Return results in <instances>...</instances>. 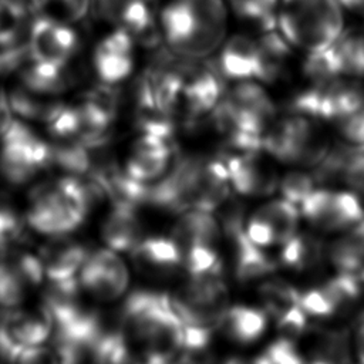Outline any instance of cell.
<instances>
[{"label":"cell","mask_w":364,"mask_h":364,"mask_svg":"<svg viewBox=\"0 0 364 364\" xmlns=\"http://www.w3.org/2000/svg\"><path fill=\"white\" fill-rule=\"evenodd\" d=\"M168 48L186 60H205L226 38L228 9L223 0H171L159 14Z\"/></svg>","instance_id":"obj_1"},{"label":"cell","mask_w":364,"mask_h":364,"mask_svg":"<svg viewBox=\"0 0 364 364\" xmlns=\"http://www.w3.org/2000/svg\"><path fill=\"white\" fill-rule=\"evenodd\" d=\"M121 330L144 355L172 363L182 350L183 324L172 309L171 296L151 290L132 291L121 313ZM144 357V358H145Z\"/></svg>","instance_id":"obj_2"},{"label":"cell","mask_w":364,"mask_h":364,"mask_svg":"<svg viewBox=\"0 0 364 364\" xmlns=\"http://www.w3.org/2000/svg\"><path fill=\"white\" fill-rule=\"evenodd\" d=\"M277 27L290 46L309 53L330 47L343 33L338 0H280Z\"/></svg>","instance_id":"obj_3"},{"label":"cell","mask_w":364,"mask_h":364,"mask_svg":"<svg viewBox=\"0 0 364 364\" xmlns=\"http://www.w3.org/2000/svg\"><path fill=\"white\" fill-rule=\"evenodd\" d=\"M328 139L313 118L291 114L274 119L263 135V149L283 164L316 166L330 149Z\"/></svg>","instance_id":"obj_4"},{"label":"cell","mask_w":364,"mask_h":364,"mask_svg":"<svg viewBox=\"0 0 364 364\" xmlns=\"http://www.w3.org/2000/svg\"><path fill=\"white\" fill-rule=\"evenodd\" d=\"M364 102V87L353 80L340 77L311 84L297 92L290 101L291 114H301L316 119L338 121Z\"/></svg>","instance_id":"obj_5"},{"label":"cell","mask_w":364,"mask_h":364,"mask_svg":"<svg viewBox=\"0 0 364 364\" xmlns=\"http://www.w3.org/2000/svg\"><path fill=\"white\" fill-rule=\"evenodd\" d=\"M171 303L182 324L215 328L228 310V289L220 274L191 277Z\"/></svg>","instance_id":"obj_6"},{"label":"cell","mask_w":364,"mask_h":364,"mask_svg":"<svg viewBox=\"0 0 364 364\" xmlns=\"http://www.w3.org/2000/svg\"><path fill=\"white\" fill-rule=\"evenodd\" d=\"M299 210L313 226L327 232L350 230L364 220V205L350 191L316 188Z\"/></svg>","instance_id":"obj_7"},{"label":"cell","mask_w":364,"mask_h":364,"mask_svg":"<svg viewBox=\"0 0 364 364\" xmlns=\"http://www.w3.org/2000/svg\"><path fill=\"white\" fill-rule=\"evenodd\" d=\"M78 282L95 299L111 301L127 290L129 274L125 263L114 250L100 249L85 259Z\"/></svg>","instance_id":"obj_8"},{"label":"cell","mask_w":364,"mask_h":364,"mask_svg":"<svg viewBox=\"0 0 364 364\" xmlns=\"http://www.w3.org/2000/svg\"><path fill=\"white\" fill-rule=\"evenodd\" d=\"M78 46L75 31L47 16H38L28 28V51L33 60L53 65H65Z\"/></svg>","instance_id":"obj_9"},{"label":"cell","mask_w":364,"mask_h":364,"mask_svg":"<svg viewBox=\"0 0 364 364\" xmlns=\"http://www.w3.org/2000/svg\"><path fill=\"white\" fill-rule=\"evenodd\" d=\"M222 161L230 186L243 196H267L279 188L277 171L260 151L223 155Z\"/></svg>","instance_id":"obj_10"},{"label":"cell","mask_w":364,"mask_h":364,"mask_svg":"<svg viewBox=\"0 0 364 364\" xmlns=\"http://www.w3.org/2000/svg\"><path fill=\"white\" fill-rule=\"evenodd\" d=\"M135 65V40L124 28L117 27L94 48L92 67L104 84L115 85L127 80Z\"/></svg>","instance_id":"obj_11"},{"label":"cell","mask_w":364,"mask_h":364,"mask_svg":"<svg viewBox=\"0 0 364 364\" xmlns=\"http://www.w3.org/2000/svg\"><path fill=\"white\" fill-rule=\"evenodd\" d=\"M173 152V139L139 134L129 149L124 171L131 178L144 183L158 181L169 169Z\"/></svg>","instance_id":"obj_12"},{"label":"cell","mask_w":364,"mask_h":364,"mask_svg":"<svg viewBox=\"0 0 364 364\" xmlns=\"http://www.w3.org/2000/svg\"><path fill=\"white\" fill-rule=\"evenodd\" d=\"M215 65L223 78L245 81L256 78L257 43L245 34H235L220 46Z\"/></svg>","instance_id":"obj_13"},{"label":"cell","mask_w":364,"mask_h":364,"mask_svg":"<svg viewBox=\"0 0 364 364\" xmlns=\"http://www.w3.org/2000/svg\"><path fill=\"white\" fill-rule=\"evenodd\" d=\"M87 257L88 253L82 245L58 236L43 249L40 259L48 282H58L75 277Z\"/></svg>","instance_id":"obj_14"},{"label":"cell","mask_w":364,"mask_h":364,"mask_svg":"<svg viewBox=\"0 0 364 364\" xmlns=\"http://www.w3.org/2000/svg\"><path fill=\"white\" fill-rule=\"evenodd\" d=\"M220 225L212 212L189 209L181 215L172 230V239L179 246L209 245L212 246L220 237Z\"/></svg>","instance_id":"obj_15"},{"label":"cell","mask_w":364,"mask_h":364,"mask_svg":"<svg viewBox=\"0 0 364 364\" xmlns=\"http://www.w3.org/2000/svg\"><path fill=\"white\" fill-rule=\"evenodd\" d=\"M257 43V73L256 78L263 82H274L283 74L289 57L291 54V46L282 36V33L266 31L256 41Z\"/></svg>","instance_id":"obj_16"},{"label":"cell","mask_w":364,"mask_h":364,"mask_svg":"<svg viewBox=\"0 0 364 364\" xmlns=\"http://www.w3.org/2000/svg\"><path fill=\"white\" fill-rule=\"evenodd\" d=\"M101 236L108 249L132 250L141 240V223L134 209L112 208L102 223Z\"/></svg>","instance_id":"obj_17"},{"label":"cell","mask_w":364,"mask_h":364,"mask_svg":"<svg viewBox=\"0 0 364 364\" xmlns=\"http://www.w3.org/2000/svg\"><path fill=\"white\" fill-rule=\"evenodd\" d=\"M135 262L149 270H173L182 263V252L172 237L154 236L138 242L132 249Z\"/></svg>","instance_id":"obj_18"},{"label":"cell","mask_w":364,"mask_h":364,"mask_svg":"<svg viewBox=\"0 0 364 364\" xmlns=\"http://www.w3.org/2000/svg\"><path fill=\"white\" fill-rule=\"evenodd\" d=\"M222 324L232 340L249 344L262 337L267 326V317L260 309L237 304L226 310Z\"/></svg>","instance_id":"obj_19"},{"label":"cell","mask_w":364,"mask_h":364,"mask_svg":"<svg viewBox=\"0 0 364 364\" xmlns=\"http://www.w3.org/2000/svg\"><path fill=\"white\" fill-rule=\"evenodd\" d=\"M232 242L236 253L235 273L239 282H252L274 270V263L260 250L259 246L253 245L247 239L245 232L233 237Z\"/></svg>","instance_id":"obj_20"},{"label":"cell","mask_w":364,"mask_h":364,"mask_svg":"<svg viewBox=\"0 0 364 364\" xmlns=\"http://www.w3.org/2000/svg\"><path fill=\"white\" fill-rule=\"evenodd\" d=\"M323 256V245L313 235L296 233L283 243L280 262L297 272L313 269Z\"/></svg>","instance_id":"obj_21"},{"label":"cell","mask_w":364,"mask_h":364,"mask_svg":"<svg viewBox=\"0 0 364 364\" xmlns=\"http://www.w3.org/2000/svg\"><path fill=\"white\" fill-rule=\"evenodd\" d=\"M264 219L274 232L276 243H284L297 233L300 210L286 199H273L262 205L255 212Z\"/></svg>","instance_id":"obj_22"},{"label":"cell","mask_w":364,"mask_h":364,"mask_svg":"<svg viewBox=\"0 0 364 364\" xmlns=\"http://www.w3.org/2000/svg\"><path fill=\"white\" fill-rule=\"evenodd\" d=\"M53 165L67 171L70 175L84 176L91 171V151L77 138H61L51 144Z\"/></svg>","instance_id":"obj_23"},{"label":"cell","mask_w":364,"mask_h":364,"mask_svg":"<svg viewBox=\"0 0 364 364\" xmlns=\"http://www.w3.org/2000/svg\"><path fill=\"white\" fill-rule=\"evenodd\" d=\"M95 364H132L131 347L124 331L104 330L90 351Z\"/></svg>","instance_id":"obj_24"},{"label":"cell","mask_w":364,"mask_h":364,"mask_svg":"<svg viewBox=\"0 0 364 364\" xmlns=\"http://www.w3.org/2000/svg\"><path fill=\"white\" fill-rule=\"evenodd\" d=\"M338 58L341 75H364V36L355 31H343L331 44Z\"/></svg>","instance_id":"obj_25"},{"label":"cell","mask_w":364,"mask_h":364,"mask_svg":"<svg viewBox=\"0 0 364 364\" xmlns=\"http://www.w3.org/2000/svg\"><path fill=\"white\" fill-rule=\"evenodd\" d=\"M235 14L256 26L263 33L277 30L280 0H230Z\"/></svg>","instance_id":"obj_26"},{"label":"cell","mask_w":364,"mask_h":364,"mask_svg":"<svg viewBox=\"0 0 364 364\" xmlns=\"http://www.w3.org/2000/svg\"><path fill=\"white\" fill-rule=\"evenodd\" d=\"M259 294L269 314L276 318L290 307L299 304L300 291L283 279L264 280L259 286Z\"/></svg>","instance_id":"obj_27"},{"label":"cell","mask_w":364,"mask_h":364,"mask_svg":"<svg viewBox=\"0 0 364 364\" xmlns=\"http://www.w3.org/2000/svg\"><path fill=\"white\" fill-rule=\"evenodd\" d=\"M303 74L311 84L326 82L340 77V64L333 46L317 53H309L303 63Z\"/></svg>","instance_id":"obj_28"},{"label":"cell","mask_w":364,"mask_h":364,"mask_svg":"<svg viewBox=\"0 0 364 364\" xmlns=\"http://www.w3.org/2000/svg\"><path fill=\"white\" fill-rule=\"evenodd\" d=\"M185 267L191 277L215 276L222 272V262L216 250L209 245H193L185 255Z\"/></svg>","instance_id":"obj_29"},{"label":"cell","mask_w":364,"mask_h":364,"mask_svg":"<svg viewBox=\"0 0 364 364\" xmlns=\"http://www.w3.org/2000/svg\"><path fill=\"white\" fill-rule=\"evenodd\" d=\"M324 291L331 299L336 310H343L353 304L363 291V284L354 273H341L330 279L324 286Z\"/></svg>","instance_id":"obj_30"},{"label":"cell","mask_w":364,"mask_h":364,"mask_svg":"<svg viewBox=\"0 0 364 364\" xmlns=\"http://www.w3.org/2000/svg\"><path fill=\"white\" fill-rule=\"evenodd\" d=\"M26 287L7 256H0V307H17L24 299Z\"/></svg>","instance_id":"obj_31"},{"label":"cell","mask_w":364,"mask_h":364,"mask_svg":"<svg viewBox=\"0 0 364 364\" xmlns=\"http://www.w3.org/2000/svg\"><path fill=\"white\" fill-rule=\"evenodd\" d=\"M316 181L311 173L303 171H291L279 181V189L283 199L300 206L309 195L316 189Z\"/></svg>","instance_id":"obj_32"},{"label":"cell","mask_w":364,"mask_h":364,"mask_svg":"<svg viewBox=\"0 0 364 364\" xmlns=\"http://www.w3.org/2000/svg\"><path fill=\"white\" fill-rule=\"evenodd\" d=\"M317 357L331 364H347L348 361V336L344 331H323L318 337Z\"/></svg>","instance_id":"obj_33"},{"label":"cell","mask_w":364,"mask_h":364,"mask_svg":"<svg viewBox=\"0 0 364 364\" xmlns=\"http://www.w3.org/2000/svg\"><path fill=\"white\" fill-rule=\"evenodd\" d=\"M48 132L57 139L75 138L80 127V112L77 107H68L61 102L54 115L46 122Z\"/></svg>","instance_id":"obj_34"},{"label":"cell","mask_w":364,"mask_h":364,"mask_svg":"<svg viewBox=\"0 0 364 364\" xmlns=\"http://www.w3.org/2000/svg\"><path fill=\"white\" fill-rule=\"evenodd\" d=\"M219 225L222 232L232 240L245 232V206L230 196L219 206Z\"/></svg>","instance_id":"obj_35"},{"label":"cell","mask_w":364,"mask_h":364,"mask_svg":"<svg viewBox=\"0 0 364 364\" xmlns=\"http://www.w3.org/2000/svg\"><path fill=\"white\" fill-rule=\"evenodd\" d=\"M299 306L307 316L313 317H330L337 313L331 299L323 287L310 289L300 293Z\"/></svg>","instance_id":"obj_36"},{"label":"cell","mask_w":364,"mask_h":364,"mask_svg":"<svg viewBox=\"0 0 364 364\" xmlns=\"http://www.w3.org/2000/svg\"><path fill=\"white\" fill-rule=\"evenodd\" d=\"M338 131L351 146H364V102L337 121Z\"/></svg>","instance_id":"obj_37"},{"label":"cell","mask_w":364,"mask_h":364,"mask_svg":"<svg viewBox=\"0 0 364 364\" xmlns=\"http://www.w3.org/2000/svg\"><path fill=\"white\" fill-rule=\"evenodd\" d=\"M351 158L347 162V166L343 172V181L354 192L364 205V152L353 146Z\"/></svg>","instance_id":"obj_38"},{"label":"cell","mask_w":364,"mask_h":364,"mask_svg":"<svg viewBox=\"0 0 364 364\" xmlns=\"http://www.w3.org/2000/svg\"><path fill=\"white\" fill-rule=\"evenodd\" d=\"M20 235V220L10 199L0 193V246L11 243Z\"/></svg>","instance_id":"obj_39"},{"label":"cell","mask_w":364,"mask_h":364,"mask_svg":"<svg viewBox=\"0 0 364 364\" xmlns=\"http://www.w3.org/2000/svg\"><path fill=\"white\" fill-rule=\"evenodd\" d=\"M277 328L282 331L283 337L293 340L307 328V314L296 304L277 317Z\"/></svg>","instance_id":"obj_40"},{"label":"cell","mask_w":364,"mask_h":364,"mask_svg":"<svg viewBox=\"0 0 364 364\" xmlns=\"http://www.w3.org/2000/svg\"><path fill=\"white\" fill-rule=\"evenodd\" d=\"M272 364H306L290 338L282 337L273 341L264 351Z\"/></svg>","instance_id":"obj_41"},{"label":"cell","mask_w":364,"mask_h":364,"mask_svg":"<svg viewBox=\"0 0 364 364\" xmlns=\"http://www.w3.org/2000/svg\"><path fill=\"white\" fill-rule=\"evenodd\" d=\"M245 226V233L253 245L259 247H266L276 243V236L270 225L255 212Z\"/></svg>","instance_id":"obj_42"},{"label":"cell","mask_w":364,"mask_h":364,"mask_svg":"<svg viewBox=\"0 0 364 364\" xmlns=\"http://www.w3.org/2000/svg\"><path fill=\"white\" fill-rule=\"evenodd\" d=\"M13 364H57V358L53 350L41 346H33L23 348Z\"/></svg>","instance_id":"obj_43"},{"label":"cell","mask_w":364,"mask_h":364,"mask_svg":"<svg viewBox=\"0 0 364 364\" xmlns=\"http://www.w3.org/2000/svg\"><path fill=\"white\" fill-rule=\"evenodd\" d=\"M355 351L361 364H364V314L360 318V326L355 336Z\"/></svg>","instance_id":"obj_44"},{"label":"cell","mask_w":364,"mask_h":364,"mask_svg":"<svg viewBox=\"0 0 364 364\" xmlns=\"http://www.w3.org/2000/svg\"><path fill=\"white\" fill-rule=\"evenodd\" d=\"M338 3L346 9L364 16V0H338Z\"/></svg>","instance_id":"obj_45"},{"label":"cell","mask_w":364,"mask_h":364,"mask_svg":"<svg viewBox=\"0 0 364 364\" xmlns=\"http://www.w3.org/2000/svg\"><path fill=\"white\" fill-rule=\"evenodd\" d=\"M310 364H331V363H328L327 360H323V358H318V357H317V358H314Z\"/></svg>","instance_id":"obj_46"},{"label":"cell","mask_w":364,"mask_h":364,"mask_svg":"<svg viewBox=\"0 0 364 364\" xmlns=\"http://www.w3.org/2000/svg\"><path fill=\"white\" fill-rule=\"evenodd\" d=\"M225 364H246V363L240 361V360H236V358H232V360H228Z\"/></svg>","instance_id":"obj_47"}]
</instances>
